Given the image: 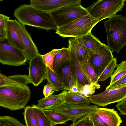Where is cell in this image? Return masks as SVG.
Listing matches in <instances>:
<instances>
[{"mask_svg":"<svg viewBox=\"0 0 126 126\" xmlns=\"http://www.w3.org/2000/svg\"><path fill=\"white\" fill-rule=\"evenodd\" d=\"M117 69L111 77L110 85L116 81L126 75V61H122L116 65Z\"/></svg>","mask_w":126,"mask_h":126,"instance_id":"cell-30","label":"cell"},{"mask_svg":"<svg viewBox=\"0 0 126 126\" xmlns=\"http://www.w3.org/2000/svg\"><path fill=\"white\" fill-rule=\"evenodd\" d=\"M55 91L53 87L50 84H47L44 87L43 94L44 97H46L52 94Z\"/></svg>","mask_w":126,"mask_h":126,"instance_id":"cell-38","label":"cell"},{"mask_svg":"<svg viewBox=\"0 0 126 126\" xmlns=\"http://www.w3.org/2000/svg\"><path fill=\"white\" fill-rule=\"evenodd\" d=\"M60 49H53L45 54L41 55L43 61L46 66L53 71H54L53 66L54 58Z\"/></svg>","mask_w":126,"mask_h":126,"instance_id":"cell-32","label":"cell"},{"mask_svg":"<svg viewBox=\"0 0 126 126\" xmlns=\"http://www.w3.org/2000/svg\"><path fill=\"white\" fill-rule=\"evenodd\" d=\"M100 21L88 14L58 28L55 33L64 38L81 37L91 32L94 27Z\"/></svg>","mask_w":126,"mask_h":126,"instance_id":"cell-4","label":"cell"},{"mask_svg":"<svg viewBox=\"0 0 126 126\" xmlns=\"http://www.w3.org/2000/svg\"><path fill=\"white\" fill-rule=\"evenodd\" d=\"M43 111L46 116L55 125L65 124L66 122L71 120L69 117L54 112L50 109L43 110Z\"/></svg>","mask_w":126,"mask_h":126,"instance_id":"cell-25","label":"cell"},{"mask_svg":"<svg viewBox=\"0 0 126 126\" xmlns=\"http://www.w3.org/2000/svg\"><path fill=\"white\" fill-rule=\"evenodd\" d=\"M79 87L78 93L81 95L86 97H88L94 94L96 89L100 87V85L98 82L92 83L90 84L82 85L77 83Z\"/></svg>","mask_w":126,"mask_h":126,"instance_id":"cell-28","label":"cell"},{"mask_svg":"<svg viewBox=\"0 0 126 126\" xmlns=\"http://www.w3.org/2000/svg\"><path fill=\"white\" fill-rule=\"evenodd\" d=\"M48 84H50L55 91L64 90L63 81L61 77L57 73L47 67L46 79Z\"/></svg>","mask_w":126,"mask_h":126,"instance_id":"cell-23","label":"cell"},{"mask_svg":"<svg viewBox=\"0 0 126 126\" xmlns=\"http://www.w3.org/2000/svg\"><path fill=\"white\" fill-rule=\"evenodd\" d=\"M76 76L77 83L82 85L92 83L84 70L80 61L71 54Z\"/></svg>","mask_w":126,"mask_h":126,"instance_id":"cell-21","label":"cell"},{"mask_svg":"<svg viewBox=\"0 0 126 126\" xmlns=\"http://www.w3.org/2000/svg\"><path fill=\"white\" fill-rule=\"evenodd\" d=\"M126 83V75L121 78L113 84L107 86L106 89L118 87Z\"/></svg>","mask_w":126,"mask_h":126,"instance_id":"cell-36","label":"cell"},{"mask_svg":"<svg viewBox=\"0 0 126 126\" xmlns=\"http://www.w3.org/2000/svg\"><path fill=\"white\" fill-rule=\"evenodd\" d=\"M14 16L22 25L46 30H54L58 28L53 21L50 13L42 11L30 4H24L15 10Z\"/></svg>","mask_w":126,"mask_h":126,"instance_id":"cell-1","label":"cell"},{"mask_svg":"<svg viewBox=\"0 0 126 126\" xmlns=\"http://www.w3.org/2000/svg\"><path fill=\"white\" fill-rule=\"evenodd\" d=\"M10 17L2 14H0V28L7 30V26Z\"/></svg>","mask_w":126,"mask_h":126,"instance_id":"cell-39","label":"cell"},{"mask_svg":"<svg viewBox=\"0 0 126 126\" xmlns=\"http://www.w3.org/2000/svg\"><path fill=\"white\" fill-rule=\"evenodd\" d=\"M31 97L27 85L16 84L0 87V106L11 111L24 108Z\"/></svg>","mask_w":126,"mask_h":126,"instance_id":"cell-2","label":"cell"},{"mask_svg":"<svg viewBox=\"0 0 126 126\" xmlns=\"http://www.w3.org/2000/svg\"><path fill=\"white\" fill-rule=\"evenodd\" d=\"M125 0H99L86 8L89 14L100 21L110 19L122 11L125 5Z\"/></svg>","mask_w":126,"mask_h":126,"instance_id":"cell-5","label":"cell"},{"mask_svg":"<svg viewBox=\"0 0 126 126\" xmlns=\"http://www.w3.org/2000/svg\"><path fill=\"white\" fill-rule=\"evenodd\" d=\"M67 92L66 90H63L58 94H52L41 98L38 100V104L35 105L43 110L50 109L56 105L63 103V97Z\"/></svg>","mask_w":126,"mask_h":126,"instance_id":"cell-18","label":"cell"},{"mask_svg":"<svg viewBox=\"0 0 126 126\" xmlns=\"http://www.w3.org/2000/svg\"><path fill=\"white\" fill-rule=\"evenodd\" d=\"M80 61L84 70L92 82H98V78L91 66L89 59Z\"/></svg>","mask_w":126,"mask_h":126,"instance_id":"cell-29","label":"cell"},{"mask_svg":"<svg viewBox=\"0 0 126 126\" xmlns=\"http://www.w3.org/2000/svg\"><path fill=\"white\" fill-rule=\"evenodd\" d=\"M0 126H26L16 119L8 116H1Z\"/></svg>","mask_w":126,"mask_h":126,"instance_id":"cell-33","label":"cell"},{"mask_svg":"<svg viewBox=\"0 0 126 126\" xmlns=\"http://www.w3.org/2000/svg\"><path fill=\"white\" fill-rule=\"evenodd\" d=\"M98 108L97 106L90 104H68L62 103L50 109L69 117L71 121L73 122L83 117L96 112Z\"/></svg>","mask_w":126,"mask_h":126,"instance_id":"cell-7","label":"cell"},{"mask_svg":"<svg viewBox=\"0 0 126 126\" xmlns=\"http://www.w3.org/2000/svg\"><path fill=\"white\" fill-rule=\"evenodd\" d=\"M61 77L63 81L64 90H69L73 85L77 83L71 59L62 66Z\"/></svg>","mask_w":126,"mask_h":126,"instance_id":"cell-15","label":"cell"},{"mask_svg":"<svg viewBox=\"0 0 126 126\" xmlns=\"http://www.w3.org/2000/svg\"><path fill=\"white\" fill-rule=\"evenodd\" d=\"M96 113L108 126H119L122 121L114 109L99 108Z\"/></svg>","mask_w":126,"mask_h":126,"instance_id":"cell-17","label":"cell"},{"mask_svg":"<svg viewBox=\"0 0 126 126\" xmlns=\"http://www.w3.org/2000/svg\"><path fill=\"white\" fill-rule=\"evenodd\" d=\"M7 34L6 30L0 28V41H3L6 39Z\"/></svg>","mask_w":126,"mask_h":126,"instance_id":"cell-40","label":"cell"},{"mask_svg":"<svg viewBox=\"0 0 126 126\" xmlns=\"http://www.w3.org/2000/svg\"><path fill=\"white\" fill-rule=\"evenodd\" d=\"M81 0H31L30 4L42 11L50 13L64 6L81 4Z\"/></svg>","mask_w":126,"mask_h":126,"instance_id":"cell-12","label":"cell"},{"mask_svg":"<svg viewBox=\"0 0 126 126\" xmlns=\"http://www.w3.org/2000/svg\"><path fill=\"white\" fill-rule=\"evenodd\" d=\"M71 59L70 51L68 48L60 49L55 56L53 63L54 71L57 72L61 67Z\"/></svg>","mask_w":126,"mask_h":126,"instance_id":"cell-22","label":"cell"},{"mask_svg":"<svg viewBox=\"0 0 126 126\" xmlns=\"http://www.w3.org/2000/svg\"><path fill=\"white\" fill-rule=\"evenodd\" d=\"M23 113L26 126H38L32 106H25Z\"/></svg>","mask_w":126,"mask_h":126,"instance_id":"cell-27","label":"cell"},{"mask_svg":"<svg viewBox=\"0 0 126 126\" xmlns=\"http://www.w3.org/2000/svg\"><path fill=\"white\" fill-rule=\"evenodd\" d=\"M50 14L58 28L89 14L86 8L82 6L81 4L64 6Z\"/></svg>","mask_w":126,"mask_h":126,"instance_id":"cell-6","label":"cell"},{"mask_svg":"<svg viewBox=\"0 0 126 126\" xmlns=\"http://www.w3.org/2000/svg\"><path fill=\"white\" fill-rule=\"evenodd\" d=\"M68 48L71 54L80 61L89 59L91 55L79 38H70L68 41Z\"/></svg>","mask_w":126,"mask_h":126,"instance_id":"cell-16","label":"cell"},{"mask_svg":"<svg viewBox=\"0 0 126 126\" xmlns=\"http://www.w3.org/2000/svg\"><path fill=\"white\" fill-rule=\"evenodd\" d=\"M79 38L91 55L99 53L100 48L103 43L91 32Z\"/></svg>","mask_w":126,"mask_h":126,"instance_id":"cell-20","label":"cell"},{"mask_svg":"<svg viewBox=\"0 0 126 126\" xmlns=\"http://www.w3.org/2000/svg\"><path fill=\"white\" fill-rule=\"evenodd\" d=\"M88 98L78 93L67 92L64 95L63 103L68 104H90Z\"/></svg>","mask_w":126,"mask_h":126,"instance_id":"cell-24","label":"cell"},{"mask_svg":"<svg viewBox=\"0 0 126 126\" xmlns=\"http://www.w3.org/2000/svg\"></svg>","mask_w":126,"mask_h":126,"instance_id":"cell-42","label":"cell"},{"mask_svg":"<svg viewBox=\"0 0 126 126\" xmlns=\"http://www.w3.org/2000/svg\"><path fill=\"white\" fill-rule=\"evenodd\" d=\"M107 33V45L118 53L126 45V17L116 15L104 22Z\"/></svg>","mask_w":126,"mask_h":126,"instance_id":"cell-3","label":"cell"},{"mask_svg":"<svg viewBox=\"0 0 126 126\" xmlns=\"http://www.w3.org/2000/svg\"><path fill=\"white\" fill-rule=\"evenodd\" d=\"M29 64L28 76L31 83L37 86L46 79L47 66L40 54L29 61Z\"/></svg>","mask_w":126,"mask_h":126,"instance_id":"cell-11","label":"cell"},{"mask_svg":"<svg viewBox=\"0 0 126 126\" xmlns=\"http://www.w3.org/2000/svg\"><path fill=\"white\" fill-rule=\"evenodd\" d=\"M28 60L23 52L12 46L6 39L0 41V62L2 64L18 66L25 64Z\"/></svg>","mask_w":126,"mask_h":126,"instance_id":"cell-8","label":"cell"},{"mask_svg":"<svg viewBox=\"0 0 126 126\" xmlns=\"http://www.w3.org/2000/svg\"><path fill=\"white\" fill-rule=\"evenodd\" d=\"M6 40L8 42L15 48L24 52L25 48L20 32L17 26L16 19H9L7 28Z\"/></svg>","mask_w":126,"mask_h":126,"instance_id":"cell-14","label":"cell"},{"mask_svg":"<svg viewBox=\"0 0 126 126\" xmlns=\"http://www.w3.org/2000/svg\"><path fill=\"white\" fill-rule=\"evenodd\" d=\"M114 58L112 51L104 43L100 47L98 53L91 55L90 63L98 79Z\"/></svg>","mask_w":126,"mask_h":126,"instance_id":"cell-10","label":"cell"},{"mask_svg":"<svg viewBox=\"0 0 126 126\" xmlns=\"http://www.w3.org/2000/svg\"><path fill=\"white\" fill-rule=\"evenodd\" d=\"M16 21L18 28L22 36L25 48L24 53L28 60L30 61L39 54L38 48L25 26L16 20Z\"/></svg>","mask_w":126,"mask_h":126,"instance_id":"cell-13","label":"cell"},{"mask_svg":"<svg viewBox=\"0 0 126 126\" xmlns=\"http://www.w3.org/2000/svg\"><path fill=\"white\" fill-rule=\"evenodd\" d=\"M117 65V59L114 58L99 77L98 82L104 81L111 77L115 71L114 69Z\"/></svg>","mask_w":126,"mask_h":126,"instance_id":"cell-31","label":"cell"},{"mask_svg":"<svg viewBox=\"0 0 126 126\" xmlns=\"http://www.w3.org/2000/svg\"><path fill=\"white\" fill-rule=\"evenodd\" d=\"M90 115L83 117L73 122L70 126H94Z\"/></svg>","mask_w":126,"mask_h":126,"instance_id":"cell-34","label":"cell"},{"mask_svg":"<svg viewBox=\"0 0 126 126\" xmlns=\"http://www.w3.org/2000/svg\"><path fill=\"white\" fill-rule=\"evenodd\" d=\"M67 92L70 93H78L79 92V87L77 83L73 85L71 87L70 89Z\"/></svg>","mask_w":126,"mask_h":126,"instance_id":"cell-41","label":"cell"},{"mask_svg":"<svg viewBox=\"0 0 126 126\" xmlns=\"http://www.w3.org/2000/svg\"><path fill=\"white\" fill-rule=\"evenodd\" d=\"M116 107L122 115H126V98L118 102Z\"/></svg>","mask_w":126,"mask_h":126,"instance_id":"cell-37","label":"cell"},{"mask_svg":"<svg viewBox=\"0 0 126 126\" xmlns=\"http://www.w3.org/2000/svg\"><path fill=\"white\" fill-rule=\"evenodd\" d=\"M126 98V83L118 87L106 89L102 92L92 95L88 98L90 102L97 106L104 107L119 102Z\"/></svg>","mask_w":126,"mask_h":126,"instance_id":"cell-9","label":"cell"},{"mask_svg":"<svg viewBox=\"0 0 126 126\" xmlns=\"http://www.w3.org/2000/svg\"><path fill=\"white\" fill-rule=\"evenodd\" d=\"M36 118L38 126H54L55 125L48 118L43 110L36 107L35 104L32 106Z\"/></svg>","mask_w":126,"mask_h":126,"instance_id":"cell-26","label":"cell"},{"mask_svg":"<svg viewBox=\"0 0 126 126\" xmlns=\"http://www.w3.org/2000/svg\"><path fill=\"white\" fill-rule=\"evenodd\" d=\"M31 83L28 76L25 75L16 74L7 77L0 73V87L16 84L27 85Z\"/></svg>","mask_w":126,"mask_h":126,"instance_id":"cell-19","label":"cell"},{"mask_svg":"<svg viewBox=\"0 0 126 126\" xmlns=\"http://www.w3.org/2000/svg\"><path fill=\"white\" fill-rule=\"evenodd\" d=\"M94 126H108L101 118L96 112L90 115Z\"/></svg>","mask_w":126,"mask_h":126,"instance_id":"cell-35","label":"cell"}]
</instances>
